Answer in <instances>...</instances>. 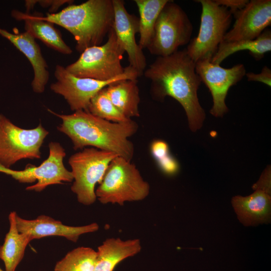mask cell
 I'll return each instance as SVG.
<instances>
[{"label": "cell", "mask_w": 271, "mask_h": 271, "mask_svg": "<svg viewBox=\"0 0 271 271\" xmlns=\"http://www.w3.org/2000/svg\"><path fill=\"white\" fill-rule=\"evenodd\" d=\"M195 66L185 49L169 56L157 57L143 73L151 81L154 98L162 101L168 96L182 105L193 131L201 127L205 118L197 95L202 82Z\"/></svg>", "instance_id": "cell-1"}, {"label": "cell", "mask_w": 271, "mask_h": 271, "mask_svg": "<svg viewBox=\"0 0 271 271\" xmlns=\"http://www.w3.org/2000/svg\"><path fill=\"white\" fill-rule=\"evenodd\" d=\"M61 118L58 130L71 140L73 149L86 147L115 153L131 161L134 146L128 139L138 131L139 125L134 120L114 122L102 119L84 110H77L70 114H61L48 109Z\"/></svg>", "instance_id": "cell-2"}, {"label": "cell", "mask_w": 271, "mask_h": 271, "mask_svg": "<svg viewBox=\"0 0 271 271\" xmlns=\"http://www.w3.org/2000/svg\"><path fill=\"white\" fill-rule=\"evenodd\" d=\"M41 18L63 27L76 42L81 53L87 48L100 45L112 29L114 9L112 0H88L79 5H70Z\"/></svg>", "instance_id": "cell-3"}, {"label": "cell", "mask_w": 271, "mask_h": 271, "mask_svg": "<svg viewBox=\"0 0 271 271\" xmlns=\"http://www.w3.org/2000/svg\"><path fill=\"white\" fill-rule=\"evenodd\" d=\"M150 185L134 164L117 156L110 163L95 195L103 204L123 205L126 202L139 201L150 193Z\"/></svg>", "instance_id": "cell-4"}, {"label": "cell", "mask_w": 271, "mask_h": 271, "mask_svg": "<svg viewBox=\"0 0 271 271\" xmlns=\"http://www.w3.org/2000/svg\"><path fill=\"white\" fill-rule=\"evenodd\" d=\"M202 6L200 25L198 35L191 39L186 49L195 63L211 60L231 23L232 15L226 7L214 0H198Z\"/></svg>", "instance_id": "cell-5"}, {"label": "cell", "mask_w": 271, "mask_h": 271, "mask_svg": "<svg viewBox=\"0 0 271 271\" xmlns=\"http://www.w3.org/2000/svg\"><path fill=\"white\" fill-rule=\"evenodd\" d=\"M124 53L112 28L104 44L86 48L76 61L65 68L78 77L110 80L124 73L121 61Z\"/></svg>", "instance_id": "cell-6"}, {"label": "cell", "mask_w": 271, "mask_h": 271, "mask_svg": "<svg viewBox=\"0 0 271 271\" xmlns=\"http://www.w3.org/2000/svg\"><path fill=\"white\" fill-rule=\"evenodd\" d=\"M193 31L186 13L173 1L168 0L158 17L147 49L157 57L169 56L190 42Z\"/></svg>", "instance_id": "cell-7"}, {"label": "cell", "mask_w": 271, "mask_h": 271, "mask_svg": "<svg viewBox=\"0 0 271 271\" xmlns=\"http://www.w3.org/2000/svg\"><path fill=\"white\" fill-rule=\"evenodd\" d=\"M117 156L92 147L85 148L70 156L68 163L74 180L71 190L80 203L88 206L95 202V186L101 183L110 163Z\"/></svg>", "instance_id": "cell-8"}, {"label": "cell", "mask_w": 271, "mask_h": 271, "mask_svg": "<svg viewBox=\"0 0 271 271\" xmlns=\"http://www.w3.org/2000/svg\"><path fill=\"white\" fill-rule=\"evenodd\" d=\"M48 133L41 123L24 129L0 114V165L11 168L21 160L40 159V148Z\"/></svg>", "instance_id": "cell-9"}, {"label": "cell", "mask_w": 271, "mask_h": 271, "mask_svg": "<svg viewBox=\"0 0 271 271\" xmlns=\"http://www.w3.org/2000/svg\"><path fill=\"white\" fill-rule=\"evenodd\" d=\"M54 76L56 81L51 84V90L62 96L72 110L87 112L90 100L100 90L115 82L137 79L140 77L136 70L129 65L124 67L122 74L110 80L81 78L71 74L65 67L59 64L55 67Z\"/></svg>", "instance_id": "cell-10"}, {"label": "cell", "mask_w": 271, "mask_h": 271, "mask_svg": "<svg viewBox=\"0 0 271 271\" xmlns=\"http://www.w3.org/2000/svg\"><path fill=\"white\" fill-rule=\"evenodd\" d=\"M49 155L48 158L39 166L29 165L24 170L17 171L0 165V172L11 176L20 183H37L28 186L27 190L41 192L47 186L71 182L73 178L71 172L64 165L63 159L66 156L64 149L59 143L49 144Z\"/></svg>", "instance_id": "cell-11"}, {"label": "cell", "mask_w": 271, "mask_h": 271, "mask_svg": "<svg viewBox=\"0 0 271 271\" xmlns=\"http://www.w3.org/2000/svg\"><path fill=\"white\" fill-rule=\"evenodd\" d=\"M195 70L201 82L210 91L213 105L210 113L215 117H222L228 110L225 99L229 88L237 84L245 75L246 70L242 64L229 68H224L209 60L196 62Z\"/></svg>", "instance_id": "cell-12"}, {"label": "cell", "mask_w": 271, "mask_h": 271, "mask_svg": "<svg viewBox=\"0 0 271 271\" xmlns=\"http://www.w3.org/2000/svg\"><path fill=\"white\" fill-rule=\"evenodd\" d=\"M114 9L113 29L118 43L128 56L129 65L143 75L147 66L145 54L136 40L139 33V18L129 14L122 0H112Z\"/></svg>", "instance_id": "cell-13"}, {"label": "cell", "mask_w": 271, "mask_h": 271, "mask_svg": "<svg viewBox=\"0 0 271 271\" xmlns=\"http://www.w3.org/2000/svg\"><path fill=\"white\" fill-rule=\"evenodd\" d=\"M235 21L223 41L254 40L271 24V1L251 0L234 15Z\"/></svg>", "instance_id": "cell-14"}, {"label": "cell", "mask_w": 271, "mask_h": 271, "mask_svg": "<svg viewBox=\"0 0 271 271\" xmlns=\"http://www.w3.org/2000/svg\"><path fill=\"white\" fill-rule=\"evenodd\" d=\"M16 224L20 233L29 234L33 239L58 236L64 237L74 242L77 241L81 235L94 232L99 229V225L95 222L80 226H68L44 215L33 220L25 219L17 215Z\"/></svg>", "instance_id": "cell-15"}, {"label": "cell", "mask_w": 271, "mask_h": 271, "mask_svg": "<svg viewBox=\"0 0 271 271\" xmlns=\"http://www.w3.org/2000/svg\"><path fill=\"white\" fill-rule=\"evenodd\" d=\"M0 35L8 40L28 59L33 68L31 86L34 92L43 93L49 79L48 65L38 44L27 32L11 33L0 28Z\"/></svg>", "instance_id": "cell-16"}, {"label": "cell", "mask_w": 271, "mask_h": 271, "mask_svg": "<svg viewBox=\"0 0 271 271\" xmlns=\"http://www.w3.org/2000/svg\"><path fill=\"white\" fill-rule=\"evenodd\" d=\"M252 194L232 198V204L240 221L246 226L268 222L270 217V187L254 186Z\"/></svg>", "instance_id": "cell-17"}, {"label": "cell", "mask_w": 271, "mask_h": 271, "mask_svg": "<svg viewBox=\"0 0 271 271\" xmlns=\"http://www.w3.org/2000/svg\"><path fill=\"white\" fill-rule=\"evenodd\" d=\"M12 16L16 20L24 21L25 31L34 38L41 41L46 46L64 55L72 53L71 48L65 42L60 32L52 23L43 20L42 14H29L14 10Z\"/></svg>", "instance_id": "cell-18"}, {"label": "cell", "mask_w": 271, "mask_h": 271, "mask_svg": "<svg viewBox=\"0 0 271 271\" xmlns=\"http://www.w3.org/2000/svg\"><path fill=\"white\" fill-rule=\"evenodd\" d=\"M141 249L139 239L107 238L97 248L93 271H113L119 262L139 253Z\"/></svg>", "instance_id": "cell-19"}, {"label": "cell", "mask_w": 271, "mask_h": 271, "mask_svg": "<svg viewBox=\"0 0 271 271\" xmlns=\"http://www.w3.org/2000/svg\"><path fill=\"white\" fill-rule=\"evenodd\" d=\"M109 99L126 117L140 116V90L137 79H124L111 83L105 87Z\"/></svg>", "instance_id": "cell-20"}, {"label": "cell", "mask_w": 271, "mask_h": 271, "mask_svg": "<svg viewBox=\"0 0 271 271\" xmlns=\"http://www.w3.org/2000/svg\"><path fill=\"white\" fill-rule=\"evenodd\" d=\"M16 216V212L10 213L9 231L6 235L3 246H0V259L4 262L5 271H15L24 257L27 246L33 240L30 235L19 231Z\"/></svg>", "instance_id": "cell-21"}, {"label": "cell", "mask_w": 271, "mask_h": 271, "mask_svg": "<svg viewBox=\"0 0 271 271\" xmlns=\"http://www.w3.org/2000/svg\"><path fill=\"white\" fill-rule=\"evenodd\" d=\"M243 50H247L256 60L262 59L264 54L271 50L270 30L266 29L254 40L223 41L219 46L211 62L220 65L227 57Z\"/></svg>", "instance_id": "cell-22"}, {"label": "cell", "mask_w": 271, "mask_h": 271, "mask_svg": "<svg viewBox=\"0 0 271 271\" xmlns=\"http://www.w3.org/2000/svg\"><path fill=\"white\" fill-rule=\"evenodd\" d=\"M168 0H134L140 17L139 45L147 48L151 40L158 17Z\"/></svg>", "instance_id": "cell-23"}, {"label": "cell", "mask_w": 271, "mask_h": 271, "mask_svg": "<svg viewBox=\"0 0 271 271\" xmlns=\"http://www.w3.org/2000/svg\"><path fill=\"white\" fill-rule=\"evenodd\" d=\"M97 251L89 247L76 248L55 265L54 271H93Z\"/></svg>", "instance_id": "cell-24"}, {"label": "cell", "mask_w": 271, "mask_h": 271, "mask_svg": "<svg viewBox=\"0 0 271 271\" xmlns=\"http://www.w3.org/2000/svg\"><path fill=\"white\" fill-rule=\"evenodd\" d=\"M88 112L97 117L114 122H125L130 119L124 115L113 104L107 94L105 87L91 98Z\"/></svg>", "instance_id": "cell-25"}, {"label": "cell", "mask_w": 271, "mask_h": 271, "mask_svg": "<svg viewBox=\"0 0 271 271\" xmlns=\"http://www.w3.org/2000/svg\"><path fill=\"white\" fill-rule=\"evenodd\" d=\"M150 152L160 169L166 175L173 176L179 171L178 161L171 155L167 143L156 140L150 145Z\"/></svg>", "instance_id": "cell-26"}, {"label": "cell", "mask_w": 271, "mask_h": 271, "mask_svg": "<svg viewBox=\"0 0 271 271\" xmlns=\"http://www.w3.org/2000/svg\"><path fill=\"white\" fill-rule=\"evenodd\" d=\"M73 1L71 0H27L25 2L26 13L29 14L35 5L39 4L43 8H48L50 14L57 13V11L63 5H72Z\"/></svg>", "instance_id": "cell-27"}, {"label": "cell", "mask_w": 271, "mask_h": 271, "mask_svg": "<svg viewBox=\"0 0 271 271\" xmlns=\"http://www.w3.org/2000/svg\"><path fill=\"white\" fill-rule=\"evenodd\" d=\"M245 76L249 81H257L263 83L267 86H271V70L264 66L259 73L253 72L246 73Z\"/></svg>", "instance_id": "cell-28"}, {"label": "cell", "mask_w": 271, "mask_h": 271, "mask_svg": "<svg viewBox=\"0 0 271 271\" xmlns=\"http://www.w3.org/2000/svg\"><path fill=\"white\" fill-rule=\"evenodd\" d=\"M218 5L226 7L232 15L243 9L248 0H214Z\"/></svg>", "instance_id": "cell-29"}, {"label": "cell", "mask_w": 271, "mask_h": 271, "mask_svg": "<svg viewBox=\"0 0 271 271\" xmlns=\"http://www.w3.org/2000/svg\"><path fill=\"white\" fill-rule=\"evenodd\" d=\"M0 271H4V270H2V269L0 268Z\"/></svg>", "instance_id": "cell-30"}]
</instances>
